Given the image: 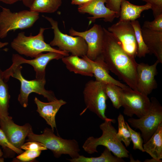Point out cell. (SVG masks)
Segmentation results:
<instances>
[{
    "label": "cell",
    "mask_w": 162,
    "mask_h": 162,
    "mask_svg": "<svg viewBox=\"0 0 162 162\" xmlns=\"http://www.w3.org/2000/svg\"><path fill=\"white\" fill-rule=\"evenodd\" d=\"M104 39L101 55L110 71L132 89L137 91V67L135 58L128 54L120 43L104 27Z\"/></svg>",
    "instance_id": "6da1fadb"
},
{
    "label": "cell",
    "mask_w": 162,
    "mask_h": 162,
    "mask_svg": "<svg viewBox=\"0 0 162 162\" xmlns=\"http://www.w3.org/2000/svg\"><path fill=\"white\" fill-rule=\"evenodd\" d=\"M104 121L99 126L102 131L101 136L98 138L88 137L82 145L84 150L90 154L98 152L97 147L101 145L108 148L118 158H129V151L117 138V131L112 125V123H115V120L108 118Z\"/></svg>",
    "instance_id": "7a4b0ae2"
},
{
    "label": "cell",
    "mask_w": 162,
    "mask_h": 162,
    "mask_svg": "<svg viewBox=\"0 0 162 162\" xmlns=\"http://www.w3.org/2000/svg\"><path fill=\"white\" fill-rule=\"evenodd\" d=\"M22 69L21 65L13 67L10 66L3 71L2 75L4 80L6 82L8 81L10 76L18 80L20 82V88L18 100L22 106L25 108L27 106L28 96L32 92L43 96L49 102L57 99L53 92L45 89V78L27 80L22 75Z\"/></svg>",
    "instance_id": "3957f363"
},
{
    "label": "cell",
    "mask_w": 162,
    "mask_h": 162,
    "mask_svg": "<svg viewBox=\"0 0 162 162\" xmlns=\"http://www.w3.org/2000/svg\"><path fill=\"white\" fill-rule=\"evenodd\" d=\"M27 137L26 141H37L42 143L52 152L56 158H59L63 154L69 155L71 159L77 158L80 155V149L76 140L64 139L56 136L51 129L45 128L41 134L32 132Z\"/></svg>",
    "instance_id": "277c9868"
},
{
    "label": "cell",
    "mask_w": 162,
    "mask_h": 162,
    "mask_svg": "<svg viewBox=\"0 0 162 162\" xmlns=\"http://www.w3.org/2000/svg\"><path fill=\"white\" fill-rule=\"evenodd\" d=\"M48 28L40 27L38 33L35 36L31 34L27 36L25 32H20L11 41L10 46L20 55L32 58H35L44 52H55L68 56V53L54 48L45 42L44 33Z\"/></svg>",
    "instance_id": "5b68a950"
},
{
    "label": "cell",
    "mask_w": 162,
    "mask_h": 162,
    "mask_svg": "<svg viewBox=\"0 0 162 162\" xmlns=\"http://www.w3.org/2000/svg\"><path fill=\"white\" fill-rule=\"evenodd\" d=\"M39 18V13L30 10L13 12L2 8L0 12V38H6L10 31L31 28Z\"/></svg>",
    "instance_id": "8992f818"
},
{
    "label": "cell",
    "mask_w": 162,
    "mask_h": 162,
    "mask_svg": "<svg viewBox=\"0 0 162 162\" xmlns=\"http://www.w3.org/2000/svg\"><path fill=\"white\" fill-rule=\"evenodd\" d=\"M150 100V106L145 115L138 118L130 117L128 119L132 127L140 131L144 143L149 139L162 123L161 104L155 97H152Z\"/></svg>",
    "instance_id": "52a82bcc"
},
{
    "label": "cell",
    "mask_w": 162,
    "mask_h": 162,
    "mask_svg": "<svg viewBox=\"0 0 162 162\" xmlns=\"http://www.w3.org/2000/svg\"><path fill=\"white\" fill-rule=\"evenodd\" d=\"M42 16L49 22L53 30L54 38L49 44L51 46H56L59 50L70 53L72 55L81 57L86 55L88 46L83 38L64 34L59 29L57 21L52 17Z\"/></svg>",
    "instance_id": "ba28073f"
},
{
    "label": "cell",
    "mask_w": 162,
    "mask_h": 162,
    "mask_svg": "<svg viewBox=\"0 0 162 162\" xmlns=\"http://www.w3.org/2000/svg\"><path fill=\"white\" fill-rule=\"evenodd\" d=\"M83 94L86 106L85 110L88 109L104 121L108 118L105 114L108 98L105 91V83L90 80L86 84Z\"/></svg>",
    "instance_id": "9c48e42d"
},
{
    "label": "cell",
    "mask_w": 162,
    "mask_h": 162,
    "mask_svg": "<svg viewBox=\"0 0 162 162\" xmlns=\"http://www.w3.org/2000/svg\"><path fill=\"white\" fill-rule=\"evenodd\" d=\"M150 104V100L148 96L131 88L123 89L122 106L125 116L132 117L135 115L141 118L147 112Z\"/></svg>",
    "instance_id": "30bf717a"
},
{
    "label": "cell",
    "mask_w": 162,
    "mask_h": 162,
    "mask_svg": "<svg viewBox=\"0 0 162 162\" xmlns=\"http://www.w3.org/2000/svg\"><path fill=\"white\" fill-rule=\"evenodd\" d=\"M107 30L119 41L128 54L134 58L136 56L137 45L135 31L130 21L119 20Z\"/></svg>",
    "instance_id": "8fae6325"
},
{
    "label": "cell",
    "mask_w": 162,
    "mask_h": 162,
    "mask_svg": "<svg viewBox=\"0 0 162 162\" xmlns=\"http://www.w3.org/2000/svg\"><path fill=\"white\" fill-rule=\"evenodd\" d=\"M70 35L80 36L83 38L88 46L86 56L94 60L101 55L103 44L104 31V27L100 25L94 24L89 29L80 32L71 28L69 31Z\"/></svg>",
    "instance_id": "7c38bea8"
},
{
    "label": "cell",
    "mask_w": 162,
    "mask_h": 162,
    "mask_svg": "<svg viewBox=\"0 0 162 162\" xmlns=\"http://www.w3.org/2000/svg\"><path fill=\"white\" fill-rule=\"evenodd\" d=\"M0 128L10 143L20 149L28 135L33 132L32 127L29 124L19 125L14 123L12 117L9 116L5 118H0Z\"/></svg>",
    "instance_id": "4fadbf2b"
},
{
    "label": "cell",
    "mask_w": 162,
    "mask_h": 162,
    "mask_svg": "<svg viewBox=\"0 0 162 162\" xmlns=\"http://www.w3.org/2000/svg\"><path fill=\"white\" fill-rule=\"evenodd\" d=\"M65 56L64 54L55 52L41 53L32 59H26L20 55L13 54L11 67H15L23 64H28L32 66L35 72V77L38 79L45 78V69L48 63L53 59H59Z\"/></svg>",
    "instance_id": "5bb4252c"
},
{
    "label": "cell",
    "mask_w": 162,
    "mask_h": 162,
    "mask_svg": "<svg viewBox=\"0 0 162 162\" xmlns=\"http://www.w3.org/2000/svg\"><path fill=\"white\" fill-rule=\"evenodd\" d=\"M157 60L153 64L143 63L138 64L137 67V91L148 96L157 88V83L155 76L157 74Z\"/></svg>",
    "instance_id": "9a60e30c"
},
{
    "label": "cell",
    "mask_w": 162,
    "mask_h": 162,
    "mask_svg": "<svg viewBox=\"0 0 162 162\" xmlns=\"http://www.w3.org/2000/svg\"><path fill=\"white\" fill-rule=\"evenodd\" d=\"M107 0H91L88 3L78 7L81 13H88L92 16L88 17L90 22L98 19L103 18L105 22H112L116 18V13L106 8L104 4Z\"/></svg>",
    "instance_id": "2e32d148"
},
{
    "label": "cell",
    "mask_w": 162,
    "mask_h": 162,
    "mask_svg": "<svg viewBox=\"0 0 162 162\" xmlns=\"http://www.w3.org/2000/svg\"><path fill=\"white\" fill-rule=\"evenodd\" d=\"M90 64L93 76L95 80L105 84H112L116 85L124 90L130 89L127 85L116 80L110 74V70L102 56L100 55L94 60L90 59L86 56L82 57Z\"/></svg>",
    "instance_id": "e0dca14e"
},
{
    "label": "cell",
    "mask_w": 162,
    "mask_h": 162,
    "mask_svg": "<svg viewBox=\"0 0 162 162\" xmlns=\"http://www.w3.org/2000/svg\"><path fill=\"white\" fill-rule=\"evenodd\" d=\"M34 101L37 107V111L54 132V128H56L55 120L56 114L61 107L66 104V102L62 99H57L48 103L44 102L36 97L34 98Z\"/></svg>",
    "instance_id": "ac0fdd59"
},
{
    "label": "cell",
    "mask_w": 162,
    "mask_h": 162,
    "mask_svg": "<svg viewBox=\"0 0 162 162\" xmlns=\"http://www.w3.org/2000/svg\"><path fill=\"white\" fill-rule=\"evenodd\" d=\"M141 32L149 53L154 54L159 63L162 64V32L152 31L142 27Z\"/></svg>",
    "instance_id": "d6986e66"
},
{
    "label": "cell",
    "mask_w": 162,
    "mask_h": 162,
    "mask_svg": "<svg viewBox=\"0 0 162 162\" xmlns=\"http://www.w3.org/2000/svg\"><path fill=\"white\" fill-rule=\"evenodd\" d=\"M61 59L70 71L86 76H93L90 64L83 58L71 55L64 56Z\"/></svg>",
    "instance_id": "ffe728a7"
},
{
    "label": "cell",
    "mask_w": 162,
    "mask_h": 162,
    "mask_svg": "<svg viewBox=\"0 0 162 162\" xmlns=\"http://www.w3.org/2000/svg\"><path fill=\"white\" fill-rule=\"evenodd\" d=\"M151 9L150 4L146 3L142 5L131 4L127 0H122L120 4V20L132 21L140 18L143 11Z\"/></svg>",
    "instance_id": "44dd1931"
},
{
    "label": "cell",
    "mask_w": 162,
    "mask_h": 162,
    "mask_svg": "<svg viewBox=\"0 0 162 162\" xmlns=\"http://www.w3.org/2000/svg\"><path fill=\"white\" fill-rule=\"evenodd\" d=\"M143 145L144 152L158 160L162 158V123L149 139Z\"/></svg>",
    "instance_id": "7402d4cb"
},
{
    "label": "cell",
    "mask_w": 162,
    "mask_h": 162,
    "mask_svg": "<svg viewBox=\"0 0 162 162\" xmlns=\"http://www.w3.org/2000/svg\"><path fill=\"white\" fill-rule=\"evenodd\" d=\"M62 0H34L30 10L39 13H52L61 6Z\"/></svg>",
    "instance_id": "603a6c76"
},
{
    "label": "cell",
    "mask_w": 162,
    "mask_h": 162,
    "mask_svg": "<svg viewBox=\"0 0 162 162\" xmlns=\"http://www.w3.org/2000/svg\"><path fill=\"white\" fill-rule=\"evenodd\" d=\"M3 71L0 68V118H5L9 116L8 108L10 96L8 86L3 80Z\"/></svg>",
    "instance_id": "cb8c5ba5"
},
{
    "label": "cell",
    "mask_w": 162,
    "mask_h": 162,
    "mask_svg": "<svg viewBox=\"0 0 162 162\" xmlns=\"http://www.w3.org/2000/svg\"><path fill=\"white\" fill-rule=\"evenodd\" d=\"M71 162H124L122 158L113 156L111 152L105 147L101 155L96 157H87L80 155L77 158L68 159Z\"/></svg>",
    "instance_id": "d4e9b609"
},
{
    "label": "cell",
    "mask_w": 162,
    "mask_h": 162,
    "mask_svg": "<svg viewBox=\"0 0 162 162\" xmlns=\"http://www.w3.org/2000/svg\"><path fill=\"white\" fill-rule=\"evenodd\" d=\"M106 93L111 101L113 106L119 109L122 106V96L123 89L112 84H105Z\"/></svg>",
    "instance_id": "484cf974"
},
{
    "label": "cell",
    "mask_w": 162,
    "mask_h": 162,
    "mask_svg": "<svg viewBox=\"0 0 162 162\" xmlns=\"http://www.w3.org/2000/svg\"><path fill=\"white\" fill-rule=\"evenodd\" d=\"M134 29L137 45L136 56L139 58L144 57L149 53V51L145 44L142 34L141 28L139 21L136 20L130 21Z\"/></svg>",
    "instance_id": "4316f807"
},
{
    "label": "cell",
    "mask_w": 162,
    "mask_h": 162,
    "mask_svg": "<svg viewBox=\"0 0 162 162\" xmlns=\"http://www.w3.org/2000/svg\"><path fill=\"white\" fill-rule=\"evenodd\" d=\"M117 120L118 123V130L116 135L119 140L124 142L126 147L130 145L131 141L130 131L125 123L124 116L120 113Z\"/></svg>",
    "instance_id": "83f0119b"
},
{
    "label": "cell",
    "mask_w": 162,
    "mask_h": 162,
    "mask_svg": "<svg viewBox=\"0 0 162 162\" xmlns=\"http://www.w3.org/2000/svg\"><path fill=\"white\" fill-rule=\"evenodd\" d=\"M130 134V138L133 144V149H138L143 152V139L140 132L136 131L131 128L127 122H125Z\"/></svg>",
    "instance_id": "f1b7e54d"
},
{
    "label": "cell",
    "mask_w": 162,
    "mask_h": 162,
    "mask_svg": "<svg viewBox=\"0 0 162 162\" xmlns=\"http://www.w3.org/2000/svg\"><path fill=\"white\" fill-rule=\"evenodd\" d=\"M154 18L152 21H145L142 27L152 31L162 32V14Z\"/></svg>",
    "instance_id": "f546056e"
},
{
    "label": "cell",
    "mask_w": 162,
    "mask_h": 162,
    "mask_svg": "<svg viewBox=\"0 0 162 162\" xmlns=\"http://www.w3.org/2000/svg\"><path fill=\"white\" fill-rule=\"evenodd\" d=\"M0 145L4 149H9L18 154H20L23 151L12 145L9 142L3 131L0 128Z\"/></svg>",
    "instance_id": "4dcf8cb0"
},
{
    "label": "cell",
    "mask_w": 162,
    "mask_h": 162,
    "mask_svg": "<svg viewBox=\"0 0 162 162\" xmlns=\"http://www.w3.org/2000/svg\"><path fill=\"white\" fill-rule=\"evenodd\" d=\"M41 152V151H39L26 150V151L20 154L16 158L22 162L30 161L39 157Z\"/></svg>",
    "instance_id": "1f68e13d"
},
{
    "label": "cell",
    "mask_w": 162,
    "mask_h": 162,
    "mask_svg": "<svg viewBox=\"0 0 162 162\" xmlns=\"http://www.w3.org/2000/svg\"><path fill=\"white\" fill-rule=\"evenodd\" d=\"M21 149L25 150H30L41 151L47 148L42 143L37 141H28L24 143L21 147Z\"/></svg>",
    "instance_id": "d6a6232c"
},
{
    "label": "cell",
    "mask_w": 162,
    "mask_h": 162,
    "mask_svg": "<svg viewBox=\"0 0 162 162\" xmlns=\"http://www.w3.org/2000/svg\"><path fill=\"white\" fill-rule=\"evenodd\" d=\"M149 4L154 18L162 14V0H140Z\"/></svg>",
    "instance_id": "836d02e7"
},
{
    "label": "cell",
    "mask_w": 162,
    "mask_h": 162,
    "mask_svg": "<svg viewBox=\"0 0 162 162\" xmlns=\"http://www.w3.org/2000/svg\"><path fill=\"white\" fill-rule=\"evenodd\" d=\"M122 0H107L106 6L110 10L116 13V18H119L120 4Z\"/></svg>",
    "instance_id": "e575fe53"
},
{
    "label": "cell",
    "mask_w": 162,
    "mask_h": 162,
    "mask_svg": "<svg viewBox=\"0 0 162 162\" xmlns=\"http://www.w3.org/2000/svg\"><path fill=\"white\" fill-rule=\"evenodd\" d=\"M91 0H71V4L73 5H77L81 6L84 5Z\"/></svg>",
    "instance_id": "d590c367"
},
{
    "label": "cell",
    "mask_w": 162,
    "mask_h": 162,
    "mask_svg": "<svg viewBox=\"0 0 162 162\" xmlns=\"http://www.w3.org/2000/svg\"><path fill=\"white\" fill-rule=\"evenodd\" d=\"M34 0H22L23 4L29 8L31 7Z\"/></svg>",
    "instance_id": "8d00e7d4"
},
{
    "label": "cell",
    "mask_w": 162,
    "mask_h": 162,
    "mask_svg": "<svg viewBox=\"0 0 162 162\" xmlns=\"http://www.w3.org/2000/svg\"><path fill=\"white\" fill-rule=\"evenodd\" d=\"M20 1H22V0H0V2L8 4H12Z\"/></svg>",
    "instance_id": "74e56055"
},
{
    "label": "cell",
    "mask_w": 162,
    "mask_h": 162,
    "mask_svg": "<svg viewBox=\"0 0 162 162\" xmlns=\"http://www.w3.org/2000/svg\"><path fill=\"white\" fill-rule=\"evenodd\" d=\"M162 160H158L154 158H152L151 159H147L144 162H161Z\"/></svg>",
    "instance_id": "f35d334b"
},
{
    "label": "cell",
    "mask_w": 162,
    "mask_h": 162,
    "mask_svg": "<svg viewBox=\"0 0 162 162\" xmlns=\"http://www.w3.org/2000/svg\"><path fill=\"white\" fill-rule=\"evenodd\" d=\"M8 42H2L0 41V49L8 45Z\"/></svg>",
    "instance_id": "ab89813d"
},
{
    "label": "cell",
    "mask_w": 162,
    "mask_h": 162,
    "mask_svg": "<svg viewBox=\"0 0 162 162\" xmlns=\"http://www.w3.org/2000/svg\"><path fill=\"white\" fill-rule=\"evenodd\" d=\"M3 154V152L2 150L0 149V158L1 157Z\"/></svg>",
    "instance_id": "60d3db41"
},
{
    "label": "cell",
    "mask_w": 162,
    "mask_h": 162,
    "mask_svg": "<svg viewBox=\"0 0 162 162\" xmlns=\"http://www.w3.org/2000/svg\"><path fill=\"white\" fill-rule=\"evenodd\" d=\"M4 160V159L0 158V162H3Z\"/></svg>",
    "instance_id": "b9f144b4"
}]
</instances>
